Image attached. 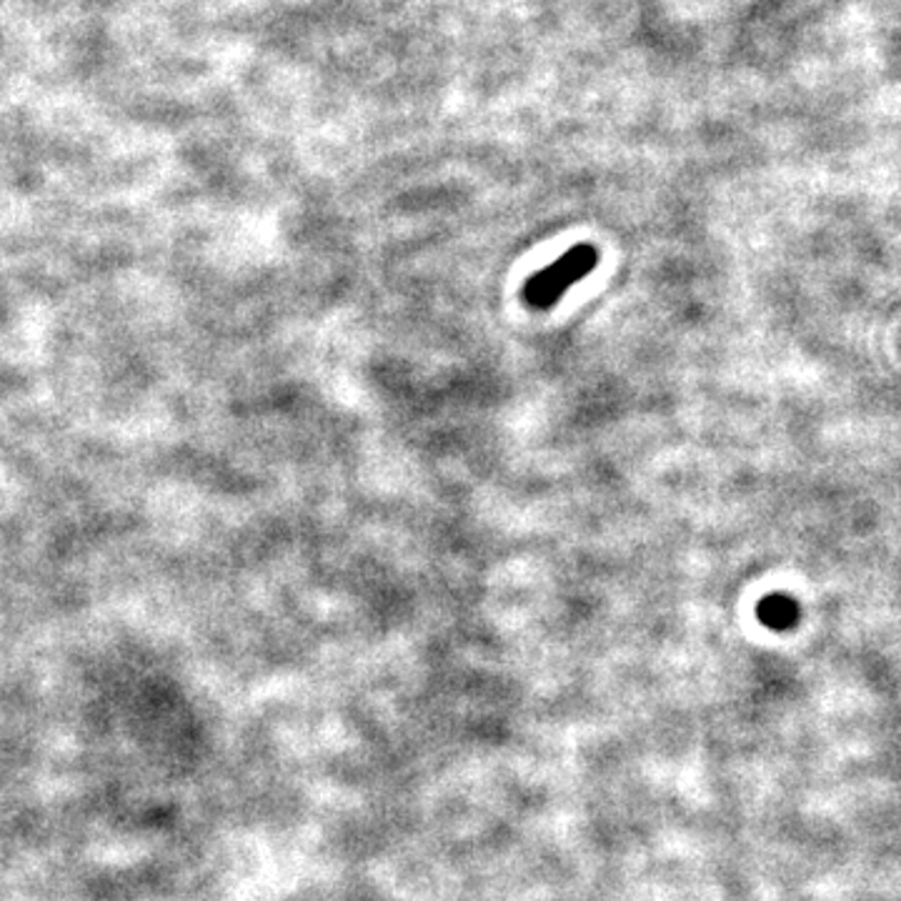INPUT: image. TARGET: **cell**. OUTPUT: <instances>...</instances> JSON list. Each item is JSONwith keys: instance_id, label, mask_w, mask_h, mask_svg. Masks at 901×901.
I'll use <instances>...</instances> for the list:
<instances>
[{"instance_id": "6da1fadb", "label": "cell", "mask_w": 901, "mask_h": 901, "mask_svg": "<svg viewBox=\"0 0 901 901\" xmlns=\"http://www.w3.org/2000/svg\"><path fill=\"white\" fill-rule=\"evenodd\" d=\"M597 250L591 246H576L549 268L534 273L524 288V299L532 309H551L573 283L587 278L597 268Z\"/></svg>"}, {"instance_id": "7a4b0ae2", "label": "cell", "mask_w": 901, "mask_h": 901, "mask_svg": "<svg viewBox=\"0 0 901 901\" xmlns=\"http://www.w3.org/2000/svg\"><path fill=\"white\" fill-rule=\"evenodd\" d=\"M759 619H761V624L769 629H776V631L792 629L798 619V607L794 603V599L779 597V593H774V597H766L759 603Z\"/></svg>"}]
</instances>
